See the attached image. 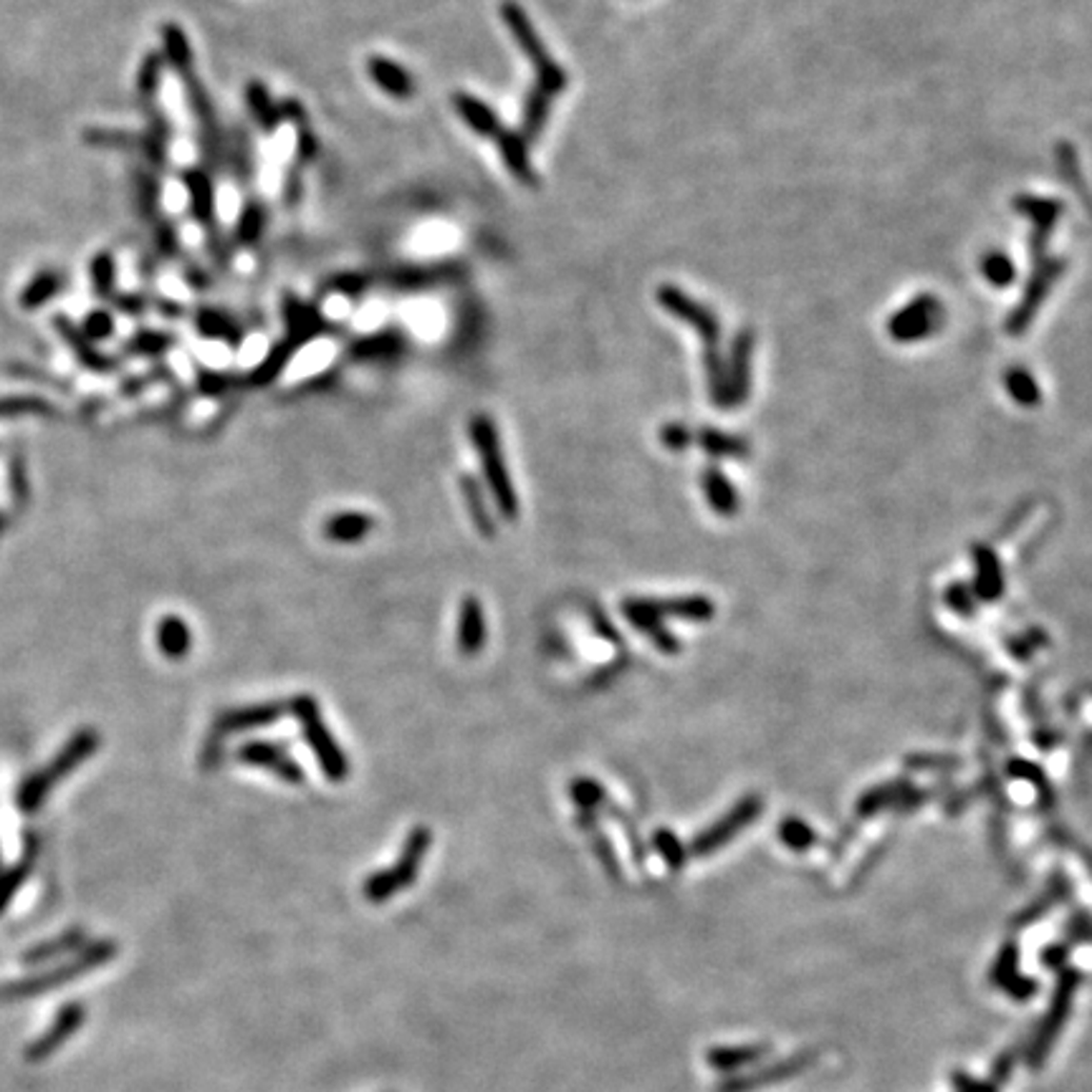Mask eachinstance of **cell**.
I'll list each match as a JSON object with an SVG mask.
<instances>
[{"label": "cell", "mask_w": 1092, "mask_h": 1092, "mask_svg": "<svg viewBox=\"0 0 1092 1092\" xmlns=\"http://www.w3.org/2000/svg\"><path fill=\"white\" fill-rule=\"evenodd\" d=\"M458 483H460V494H463V498H465V509H469L473 527H476L478 534L485 536V539H494L496 523H494V516H491L489 507H485V494H483L481 483H478L473 476H460Z\"/></svg>", "instance_id": "18"}, {"label": "cell", "mask_w": 1092, "mask_h": 1092, "mask_svg": "<svg viewBox=\"0 0 1092 1092\" xmlns=\"http://www.w3.org/2000/svg\"><path fill=\"white\" fill-rule=\"evenodd\" d=\"M263 231H266V205L258 203V200H249V205L241 211V218H238L236 243L254 245L261 241Z\"/></svg>", "instance_id": "20"}, {"label": "cell", "mask_w": 1092, "mask_h": 1092, "mask_svg": "<svg viewBox=\"0 0 1092 1092\" xmlns=\"http://www.w3.org/2000/svg\"><path fill=\"white\" fill-rule=\"evenodd\" d=\"M59 289H61L59 274H54V271H41V274L28 283L26 292H23V296H21L23 306L26 309L43 306L56 292H59Z\"/></svg>", "instance_id": "25"}, {"label": "cell", "mask_w": 1092, "mask_h": 1092, "mask_svg": "<svg viewBox=\"0 0 1092 1092\" xmlns=\"http://www.w3.org/2000/svg\"><path fill=\"white\" fill-rule=\"evenodd\" d=\"M286 713H292V703H283V700H269V703L233 709L218 718V731L220 734H241V731L263 729V726L279 721Z\"/></svg>", "instance_id": "7"}, {"label": "cell", "mask_w": 1092, "mask_h": 1092, "mask_svg": "<svg viewBox=\"0 0 1092 1092\" xmlns=\"http://www.w3.org/2000/svg\"><path fill=\"white\" fill-rule=\"evenodd\" d=\"M587 615H590V622L592 628H595V633L602 637V640H610V642H620V635H617L615 624L610 622V617L602 615V610L597 608V604H590V610H587Z\"/></svg>", "instance_id": "31"}, {"label": "cell", "mask_w": 1092, "mask_h": 1092, "mask_svg": "<svg viewBox=\"0 0 1092 1092\" xmlns=\"http://www.w3.org/2000/svg\"><path fill=\"white\" fill-rule=\"evenodd\" d=\"M552 102H554V99L549 97L547 92L536 90V86L527 94V102H523V110H521L519 135L529 144H532L536 137H539L541 132H544L547 122H549V115H552Z\"/></svg>", "instance_id": "17"}, {"label": "cell", "mask_w": 1092, "mask_h": 1092, "mask_svg": "<svg viewBox=\"0 0 1092 1092\" xmlns=\"http://www.w3.org/2000/svg\"><path fill=\"white\" fill-rule=\"evenodd\" d=\"M245 102H249V112L251 117L256 119L258 127L269 132V135L279 130V124L283 122V106L274 102V97H271L261 81H249V86H245Z\"/></svg>", "instance_id": "16"}, {"label": "cell", "mask_w": 1092, "mask_h": 1092, "mask_svg": "<svg viewBox=\"0 0 1092 1092\" xmlns=\"http://www.w3.org/2000/svg\"><path fill=\"white\" fill-rule=\"evenodd\" d=\"M195 324H198L200 334H205V337L211 339H225V342H231V346H238V342L243 339L236 321H231L225 314L216 312V309H203V312L198 314V319H195Z\"/></svg>", "instance_id": "21"}, {"label": "cell", "mask_w": 1092, "mask_h": 1092, "mask_svg": "<svg viewBox=\"0 0 1092 1092\" xmlns=\"http://www.w3.org/2000/svg\"><path fill=\"white\" fill-rule=\"evenodd\" d=\"M112 330H115V324H112V317L106 312H94L84 324V332L90 339L110 337Z\"/></svg>", "instance_id": "32"}, {"label": "cell", "mask_w": 1092, "mask_h": 1092, "mask_svg": "<svg viewBox=\"0 0 1092 1092\" xmlns=\"http://www.w3.org/2000/svg\"><path fill=\"white\" fill-rule=\"evenodd\" d=\"M498 155H501L503 165L521 185L534 187L536 185V173L532 167V155H529V142L523 140L519 132L514 130H501L496 135Z\"/></svg>", "instance_id": "11"}, {"label": "cell", "mask_w": 1092, "mask_h": 1092, "mask_svg": "<svg viewBox=\"0 0 1092 1092\" xmlns=\"http://www.w3.org/2000/svg\"><path fill=\"white\" fill-rule=\"evenodd\" d=\"M281 314L283 324H286V337L283 339H286L289 344H294L296 350H301V346L312 342L314 337H319V334L330 330V321L321 317L319 309L304 304V301H299L296 296H286Z\"/></svg>", "instance_id": "6"}, {"label": "cell", "mask_w": 1092, "mask_h": 1092, "mask_svg": "<svg viewBox=\"0 0 1092 1092\" xmlns=\"http://www.w3.org/2000/svg\"><path fill=\"white\" fill-rule=\"evenodd\" d=\"M433 845V832L431 827H415L410 832L405 845H402L397 860L390 865L388 870H377L364 880L362 893L370 902H384L400 890L410 888L415 882V877L420 873V865L428 857V850Z\"/></svg>", "instance_id": "3"}, {"label": "cell", "mask_w": 1092, "mask_h": 1092, "mask_svg": "<svg viewBox=\"0 0 1092 1092\" xmlns=\"http://www.w3.org/2000/svg\"><path fill=\"white\" fill-rule=\"evenodd\" d=\"M92 279H94V289H97V294H110L112 283H115V261H112L110 254H102V256L94 258Z\"/></svg>", "instance_id": "28"}, {"label": "cell", "mask_w": 1092, "mask_h": 1092, "mask_svg": "<svg viewBox=\"0 0 1092 1092\" xmlns=\"http://www.w3.org/2000/svg\"><path fill=\"white\" fill-rule=\"evenodd\" d=\"M471 440L478 453V460H481L485 485H489L491 496H494L498 514L509 521L516 519L519 516V496H516L514 481H511V473L507 469L498 431L489 415H476L471 420Z\"/></svg>", "instance_id": "2"}, {"label": "cell", "mask_w": 1092, "mask_h": 1092, "mask_svg": "<svg viewBox=\"0 0 1092 1092\" xmlns=\"http://www.w3.org/2000/svg\"><path fill=\"white\" fill-rule=\"evenodd\" d=\"M238 759H241L243 763H249V767L263 769V772L274 774L276 779L286 781V785H292V787H299L306 781V774H304V769L299 767V761L289 754L286 747H281V743H276V741L243 743L241 751H238Z\"/></svg>", "instance_id": "5"}, {"label": "cell", "mask_w": 1092, "mask_h": 1092, "mask_svg": "<svg viewBox=\"0 0 1092 1092\" xmlns=\"http://www.w3.org/2000/svg\"><path fill=\"white\" fill-rule=\"evenodd\" d=\"M453 110L463 119L465 127L476 132L478 137H496L501 132V122H498L496 112L478 97H473V94H453Z\"/></svg>", "instance_id": "13"}, {"label": "cell", "mask_w": 1092, "mask_h": 1092, "mask_svg": "<svg viewBox=\"0 0 1092 1092\" xmlns=\"http://www.w3.org/2000/svg\"><path fill=\"white\" fill-rule=\"evenodd\" d=\"M375 532V519L362 511H339L324 521V536L334 544H357Z\"/></svg>", "instance_id": "14"}, {"label": "cell", "mask_w": 1092, "mask_h": 1092, "mask_svg": "<svg viewBox=\"0 0 1092 1092\" xmlns=\"http://www.w3.org/2000/svg\"><path fill=\"white\" fill-rule=\"evenodd\" d=\"M584 832H590V835H592V848H595L597 857H599V860H602L604 868H608L612 875H617V857H615V852H612L610 839L604 837L602 832H597V825L590 827V830H584Z\"/></svg>", "instance_id": "29"}, {"label": "cell", "mask_w": 1092, "mask_h": 1092, "mask_svg": "<svg viewBox=\"0 0 1092 1092\" xmlns=\"http://www.w3.org/2000/svg\"><path fill=\"white\" fill-rule=\"evenodd\" d=\"M686 440H688V433L683 431V428L671 425L662 431V443H666V448H683Z\"/></svg>", "instance_id": "34"}, {"label": "cell", "mask_w": 1092, "mask_h": 1092, "mask_svg": "<svg viewBox=\"0 0 1092 1092\" xmlns=\"http://www.w3.org/2000/svg\"><path fill=\"white\" fill-rule=\"evenodd\" d=\"M292 703V716L299 721L301 734H304L309 749H312L314 759L319 761L321 774L330 781H344L350 779V759L342 749H339L337 738L332 736L330 726L324 723L319 713V703L306 693L289 700Z\"/></svg>", "instance_id": "4"}, {"label": "cell", "mask_w": 1092, "mask_h": 1092, "mask_svg": "<svg viewBox=\"0 0 1092 1092\" xmlns=\"http://www.w3.org/2000/svg\"><path fill=\"white\" fill-rule=\"evenodd\" d=\"M296 352H299V350H296L294 344H289L286 339H283V342L276 344L274 350L269 352V357L263 359V362L254 370V375H251V382H254L256 388L274 382L276 377H279L281 372L286 370V364L292 362V357L296 355Z\"/></svg>", "instance_id": "22"}, {"label": "cell", "mask_w": 1092, "mask_h": 1092, "mask_svg": "<svg viewBox=\"0 0 1092 1092\" xmlns=\"http://www.w3.org/2000/svg\"><path fill=\"white\" fill-rule=\"evenodd\" d=\"M160 648L165 650L170 658H182L191 650V633H187V624L178 620V617H167L165 622H160Z\"/></svg>", "instance_id": "24"}, {"label": "cell", "mask_w": 1092, "mask_h": 1092, "mask_svg": "<svg viewBox=\"0 0 1092 1092\" xmlns=\"http://www.w3.org/2000/svg\"><path fill=\"white\" fill-rule=\"evenodd\" d=\"M162 41H165L167 64L173 66L180 77H187V74L193 72V52L191 43H187L185 31L175 26V23H167V26L162 28Z\"/></svg>", "instance_id": "19"}, {"label": "cell", "mask_w": 1092, "mask_h": 1092, "mask_svg": "<svg viewBox=\"0 0 1092 1092\" xmlns=\"http://www.w3.org/2000/svg\"><path fill=\"white\" fill-rule=\"evenodd\" d=\"M170 342H173V339L165 337V334H142V337L135 339L137 350L140 352H160V350H165Z\"/></svg>", "instance_id": "33"}, {"label": "cell", "mask_w": 1092, "mask_h": 1092, "mask_svg": "<svg viewBox=\"0 0 1092 1092\" xmlns=\"http://www.w3.org/2000/svg\"><path fill=\"white\" fill-rule=\"evenodd\" d=\"M185 187L187 195H191L193 216L200 220V225L211 229L213 218H216V193H213L211 175L205 170H187Z\"/></svg>", "instance_id": "15"}, {"label": "cell", "mask_w": 1092, "mask_h": 1092, "mask_svg": "<svg viewBox=\"0 0 1092 1092\" xmlns=\"http://www.w3.org/2000/svg\"><path fill=\"white\" fill-rule=\"evenodd\" d=\"M368 74L375 81L377 90L390 94L393 99L405 102L415 94V77L408 72L405 66H400L397 61L388 59V56H370L368 59Z\"/></svg>", "instance_id": "10"}, {"label": "cell", "mask_w": 1092, "mask_h": 1092, "mask_svg": "<svg viewBox=\"0 0 1092 1092\" xmlns=\"http://www.w3.org/2000/svg\"><path fill=\"white\" fill-rule=\"evenodd\" d=\"M570 797L574 805H577L579 812H592V814L610 801L608 794H604V789L599 787L595 779H587V776H577V779L572 781Z\"/></svg>", "instance_id": "23"}, {"label": "cell", "mask_w": 1092, "mask_h": 1092, "mask_svg": "<svg viewBox=\"0 0 1092 1092\" xmlns=\"http://www.w3.org/2000/svg\"><path fill=\"white\" fill-rule=\"evenodd\" d=\"M460 274L458 266H405L395 269L384 276V286L395 289V292H422V289H435L443 286L445 281L456 279Z\"/></svg>", "instance_id": "9"}, {"label": "cell", "mask_w": 1092, "mask_h": 1092, "mask_svg": "<svg viewBox=\"0 0 1092 1092\" xmlns=\"http://www.w3.org/2000/svg\"><path fill=\"white\" fill-rule=\"evenodd\" d=\"M162 56L160 54H153L144 59V64L140 68V94L144 99H153L157 90H160V79H162Z\"/></svg>", "instance_id": "26"}, {"label": "cell", "mask_w": 1092, "mask_h": 1092, "mask_svg": "<svg viewBox=\"0 0 1092 1092\" xmlns=\"http://www.w3.org/2000/svg\"><path fill=\"white\" fill-rule=\"evenodd\" d=\"M405 344L408 339L397 330H382L377 334H370V337L357 339V342L350 346V355L359 359V362H393V359L405 352Z\"/></svg>", "instance_id": "12"}, {"label": "cell", "mask_w": 1092, "mask_h": 1092, "mask_svg": "<svg viewBox=\"0 0 1092 1092\" xmlns=\"http://www.w3.org/2000/svg\"><path fill=\"white\" fill-rule=\"evenodd\" d=\"M330 292H337V294H346V296H357L362 292H368L370 289V279L368 276H337V279L330 281Z\"/></svg>", "instance_id": "30"}, {"label": "cell", "mask_w": 1092, "mask_h": 1092, "mask_svg": "<svg viewBox=\"0 0 1092 1092\" xmlns=\"http://www.w3.org/2000/svg\"><path fill=\"white\" fill-rule=\"evenodd\" d=\"M653 842H655V850H658L660 855H662V860L671 865V868H680V865H683L686 852H683V848H680L678 837H675L673 832L658 830V832H655Z\"/></svg>", "instance_id": "27"}, {"label": "cell", "mask_w": 1092, "mask_h": 1092, "mask_svg": "<svg viewBox=\"0 0 1092 1092\" xmlns=\"http://www.w3.org/2000/svg\"><path fill=\"white\" fill-rule=\"evenodd\" d=\"M489 640V630H485V615L478 597H463L458 608V630H456V642L458 653L465 658L478 655Z\"/></svg>", "instance_id": "8"}, {"label": "cell", "mask_w": 1092, "mask_h": 1092, "mask_svg": "<svg viewBox=\"0 0 1092 1092\" xmlns=\"http://www.w3.org/2000/svg\"><path fill=\"white\" fill-rule=\"evenodd\" d=\"M498 14H501L503 26L509 28L511 36H514L516 46H519L521 54L527 56V61H532L536 90L547 92L552 99L557 97V94L564 92L567 84H570V77H567L564 68H561L557 61L552 59V54H549L544 41L539 39V34H536L532 18H529L527 11H523L516 0H503L501 8H498Z\"/></svg>", "instance_id": "1"}]
</instances>
